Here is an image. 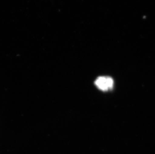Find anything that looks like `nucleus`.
<instances>
[{"instance_id": "f257e3e1", "label": "nucleus", "mask_w": 155, "mask_h": 154, "mask_svg": "<svg viewBox=\"0 0 155 154\" xmlns=\"http://www.w3.org/2000/svg\"><path fill=\"white\" fill-rule=\"evenodd\" d=\"M95 85L98 89L105 91L113 87L114 81L110 77H99L95 81Z\"/></svg>"}]
</instances>
